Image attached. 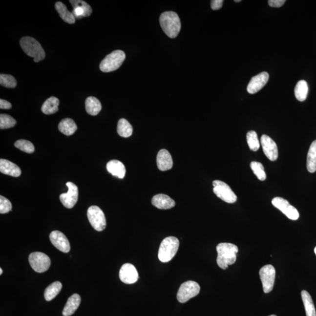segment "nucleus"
<instances>
[{
    "label": "nucleus",
    "instance_id": "nucleus-15",
    "mask_svg": "<svg viewBox=\"0 0 316 316\" xmlns=\"http://www.w3.org/2000/svg\"><path fill=\"white\" fill-rule=\"evenodd\" d=\"M51 243L61 252L67 253L70 252V245L69 240L63 232H52L49 235Z\"/></svg>",
    "mask_w": 316,
    "mask_h": 316
},
{
    "label": "nucleus",
    "instance_id": "nucleus-23",
    "mask_svg": "<svg viewBox=\"0 0 316 316\" xmlns=\"http://www.w3.org/2000/svg\"><path fill=\"white\" fill-rule=\"evenodd\" d=\"M85 110L91 116H97L102 110V104L96 97H87L85 102Z\"/></svg>",
    "mask_w": 316,
    "mask_h": 316
},
{
    "label": "nucleus",
    "instance_id": "nucleus-12",
    "mask_svg": "<svg viewBox=\"0 0 316 316\" xmlns=\"http://www.w3.org/2000/svg\"><path fill=\"white\" fill-rule=\"evenodd\" d=\"M67 187L69 189L67 193L60 195V200L63 205L67 209H72L75 206L78 200L79 191L78 188L72 182L66 183Z\"/></svg>",
    "mask_w": 316,
    "mask_h": 316
},
{
    "label": "nucleus",
    "instance_id": "nucleus-7",
    "mask_svg": "<svg viewBox=\"0 0 316 316\" xmlns=\"http://www.w3.org/2000/svg\"><path fill=\"white\" fill-rule=\"evenodd\" d=\"M88 221L97 232H102L105 229L106 219L104 212L98 206H92L87 211Z\"/></svg>",
    "mask_w": 316,
    "mask_h": 316
},
{
    "label": "nucleus",
    "instance_id": "nucleus-22",
    "mask_svg": "<svg viewBox=\"0 0 316 316\" xmlns=\"http://www.w3.org/2000/svg\"><path fill=\"white\" fill-rule=\"evenodd\" d=\"M81 302V297L78 294H74L67 301L63 314V316H70L75 314Z\"/></svg>",
    "mask_w": 316,
    "mask_h": 316
},
{
    "label": "nucleus",
    "instance_id": "nucleus-26",
    "mask_svg": "<svg viewBox=\"0 0 316 316\" xmlns=\"http://www.w3.org/2000/svg\"><path fill=\"white\" fill-rule=\"evenodd\" d=\"M59 130L67 136L72 135L78 129L76 124L72 119H64L61 121L58 125Z\"/></svg>",
    "mask_w": 316,
    "mask_h": 316
},
{
    "label": "nucleus",
    "instance_id": "nucleus-30",
    "mask_svg": "<svg viewBox=\"0 0 316 316\" xmlns=\"http://www.w3.org/2000/svg\"><path fill=\"white\" fill-rule=\"evenodd\" d=\"M63 288V285L60 282H55L49 285L44 292V297L46 301H51L60 294Z\"/></svg>",
    "mask_w": 316,
    "mask_h": 316
},
{
    "label": "nucleus",
    "instance_id": "nucleus-32",
    "mask_svg": "<svg viewBox=\"0 0 316 316\" xmlns=\"http://www.w3.org/2000/svg\"><path fill=\"white\" fill-rule=\"evenodd\" d=\"M247 141L250 149L253 151L256 152L260 147L259 141L256 132L254 131H250L247 133Z\"/></svg>",
    "mask_w": 316,
    "mask_h": 316
},
{
    "label": "nucleus",
    "instance_id": "nucleus-8",
    "mask_svg": "<svg viewBox=\"0 0 316 316\" xmlns=\"http://www.w3.org/2000/svg\"><path fill=\"white\" fill-rule=\"evenodd\" d=\"M29 262L32 269L37 273H43L49 270L51 259L46 254L34 252L29 255Z\"/></svg>",
    "mask_w": 316,
    "mask_h": 316
},
{
    "label": "nucleus",
    "instance_id": "nucleus-21",
    "mask_svg": "<svg viewBox=\"0 0 316 316\" xmlns=\"http://www.w3.org/2000/svg\"><path fill=\"white\" fill-rule=\"evenodd\" d=\"M108 172L114 176L120 179L125 178L126 169L125 165L122 162L118 160H111L109 161L106 166Z\"/></svg>",
    "mask_w": 316,
    "mask_h": 316
},
{
    "label": "nucleus",
    "instance_id": "nucleus-43",
    "mask_svg": "<svg viewBox=\"0 0 316 316\" xmlns=\"http://www.w3.org/2000/svg\"><path fill=\"white\" fill-rule=\"evenodd\" d=\"M315 253L316 255V247H315Z\"/></svg>",
    "mask_w": 316,
    "mask_h": 316
},
{
    "label": "nucleus",
    "instance_id": "nucleus-42",
    "mask_svg": "<svg viewBox=\"0 0 316 316\" xmlns=\"http://www.w3.org/2000/svg\"><path fill=\"white\" fill-rule=\"evenodd\" d=\"M234 1L236 2H240L241 0H235Z\"/></svg>",
    "mask_w": 316,
    "mask_h": 316
},
{
    "label": "nucleus",
    "instance_id": "nucleus-16",
    "mask_svg": "<svg viewBox=\"0 0 316 316\" xmlns=\"http://www.w3.org/2000/svg\"><path fill=\"white\" fill-rule=\"evenodd\" d=\"M69 2L73 8V16L76 19L89 17L92 13V8L87 2L82 0H70Z\"/></svg>",
    "mask_w": 316,
    "mask_h": 316
},
{
    "label": "nucleus",
    "instance_id": "nucleus-33",
    "mask_svg": "<svg viewBox=\"0 0 316 316\" xmlns=\"http://www.w3.org/2000/svg\"><path fill=\"white\" fill-rule=\"evenodd\" d=\"M253 172L259 181H264L267 178V175L264 170V166L261 163L258 162L253 161L250 164Z\"/></svg>",
    "mask_w": 316,
    "mask_h": 316
},
{
    "label": "nucleus",
    "instance_id": "nucleus-4",
    "mask_svg": "<svg viewBox=\"0 0 316 316\" xmlns=\"http://www.w3.org/2000/svg\"><path fill=\"white\" fill-rule=\"evenodd\" d=\"M179 241L175 237L165 238L162 241L158 252L159 259L162 262L171 261L178 252Z\"/></svg>",
    "mask_w": 316,
    "mask_h": 316
},
{
    "label": "nucleus",
    "instance_id": "nucleus-38",
    "mask_svg": "<svg viewBox=\"0 0 316 316\" xmlns=\"http://www.w3.org/2000/svg\"><path fill=\"white\" fill-rule=\"evenodd\" d=\"M285 0H269L268 4L272 7L279 8L285 4Z\"/></svg>",
    "mask_w": 316,
    "mask_h": 316
},
{
    "label": "nucleus",
    "instance_id": "nucleus-13",
    "mask_svg": "<svg viewBox=\"0 0 316 316\" xmlns=\"http://www.w3.org/2000/svg\"><path fill=\"white\" fill-rule=\"evenodd\" d=\"M261 143L265 155L271 161H275L278 158V149L277 145L273 139L267 135H263Z\"/></svg>",
    "mask_w": 316,
    "mask_h": 316
},
{
    "label": "nucleus",
    "instance_id": "nucleus-28",
    "mask_svg": "<svg viewBox=\"0 0 316 316\" xmlns=\"http://www.w3.org/2000/svg\"><path fill=\"white\" fill-rule=\"evenodd\" d=\"M301 295L305 306L306 316H316L314 303L311 295L305 290L301 292Z\"/></svg>",
    "mask_w": 316,
    "mask_h": 316
},
{
    "label": "nucleus",
    "instance_id": "nucleus-31",
    "mask_svg": "<svg viewBox=\"0 0 316 316\" xmlns=\"http://www.w3.org/2000/svg\"><path fill=\"white\" fill-rule=\"evenodd\" d=\"M133 128L130 123L125 119H120L118 123L117 132L121 137L128 138L132 134Z\"/></svg>",
    "mask_w": 316,
    "mask_h": 316
},
{
    "label": "nucleus",
    "instance_id": "nucleus-6",
    "mask_svg": "<svg viewBox=\"0 0 316 316\" xmlns=\"http://www.w3.org/2000/svg\"><path fill=\"white\" fill-rule=\"evenodd\" d=\"M200 287L198 283L191 280L182 283L179 289L177 299L180 303L187 302L200 293Z\"/></svg>",
    "mask_w": 316,
    "mask_h": 316
},
{
    "label": "nucleus",
    "instance_id": "nucleus-24",
    "mask_svg": "<svg viewBox=\"0 0 316 316\" xmlns=\"http://www.w3.org/2000/svg\"><path fill=\"white\" fill-rule=\"evenodd\" d=\"M55 9L58 11L59 14L62 19H63L65 22L73 24L76 21V19L74 17L72 13H71L67 10L66 6L63 3L58 1L56 2Z\"/></svg>",
    "mask_w": 316,
    "mask_h": 316
},
{
    "label": "nucleus",
    "instance_id": "nucleus-3",
    "mask_svg": "<svg viewBox=\"0 0 316 316\" xmlns=\"http://www.w3.org/2000/svg\"><path fill=\"white\" fill-rule=\"evenodd\" d=\"M20 46L26 55L34 58L35 63H39L45 58V52L42 46L33 38L23 37L20 40Z\"/></svg>",
    "mask_w": 316,
    "mask_h": 316
},
{
    "label": "nucleus",
    "instance_id": "nucleus-9",
    "mask_svg": "<svg viewBox=\"0 0 316 316\" xmlns=\"http://www.w3.org/2000/svg\"><path fill=\"white\" fill-rule=\"evenodd\" d=\"M213 191L216 196L224 202L234 203L237 200V197L228 185L223 181H216L212 182Z\"/></svg>",
    "mask_w": 316,
    "mask_h": 316
},
{
    "label": "nucleus",
    "instance_id": "nucleus-14",
    "mask_svg": "<svg viewBox=\"0 0 316 316\" xmlns=\"http://www.w3.org/2000/svg\"><path fill=\"white\" fill-rule=\"evenodd\" d=\"M119 276L120 280L126 284H133L139 278L137 270L134 265L128 263L124 264L121 268Z\"/></svg>",
    "mask_w": 316,
    "mask_h": 316
},
{
    "label": "nucleus",
    "instance_id": "nucleus-29",
    "mask_svg": "<svg viewBox=\"0 0 316 316\" xmlns=\"http://www.w3.org/2000/svg\"><path fill=\"white\" fill-rule=\"evenodd\" d=\"M309 87L308 83L305 81L297 82L295 88V97L300 102H304L308 97Z\"/></svg>",
    "mask_w": 316,
    "mask_h": 316
},
{
    "label": "nucleus",
    "instance_id": "nucleus-25",
    "mask_svg": "<svg viewBox=\"0 0 316 316\" xmlns=\"http://www.w3.org/2000/svg\"><path fill=\"white\" fill-rule=\"evenodd\" d=\"M59 105H60V100L54 96L51 97L44 102L41 107V111L46 115L54 114L59 110Z\"/></svg>",
    "mask_w": 316,
    "mask_h": 316
},
{
    "label": "nucleus",
    "instance_id": "nucleus-17",
    "mask_svg": "<svg viewBox=\"0 0 316 316\" xmlns=\"http://www.w3.org/2000/svg\"><path fill=\"white\" fill-rule=\"evenodd\" d=\"M269 74L266 72L260 73L253 77L248 84L247 91L250 94H255L267 84L269 80Z\"/></svg>",
    "mask_w": 316,
    "mask_h": 316
},
{
    "label": "nucleus",
    "instance_id": "nucleus-36",
    "mask_svg": "<svg viewBox=\"0 0 316 316\" xmlns=\"http://www.w3.org/2000/svg\"><path fill=\"white\" fill-rule=\"evenodd\" d=\"M0 84L6 88H15L17 86V82L14 76L1 74L0 75Z\"/></svg>",
    "mask_w": 316,
    "mask_h": 316
},
{
    "label": "nucleus",
    "instance_id": "nucleus-2",
    "mask_svg": "<svg viewBox=\"0 0 316 316\" xmlns=\"http://www.w3.org/2000/svg\"><path fill=\"white\" fill-rule=\"evenodd\" d=\"M162 30L168 37L175 38L181 29V22L178 14L173 11L164 12L159 18Z\"/></svg>",
    "mask_w": 316,
    "mask_h": 316
},
{
    "label": "nucleus",
    "instance_id": "nucleus-18",
    "mask_svg": "<svg viewBox=\"0 0 316 316\" xmlns=\"http://www.w3.org/2000/svg\"><path fill=\"white\" fill-rule=\"evenodd\" d=\"M156 164L158 169L161 171H167L172 169L173 159L168 150L164 149L159 150L156 158Z\"/></svg>",
    "mask_w": 316,
    "mask_h": 316
},
{
    "label": "nucleus",
    "instance_id": "nucleus-19",
    "mask_svg": "<svg viewBox=\"0 0 316 316\" xmlns=\"http://www.w3.org/2000/svg\"><path fill=\"white\" fill-rule=\"evenodd\" d=\"M152 204L156 208L162 210H168L174 208L176 203L172 198L164 194H158L153 196Z\"/></svg>",
    "mask_w": 316,
    "mask_h": 316
},
{
    "label": "nucleus",
    "instance_id": "nucleus-41",
    "mask_svg": "<svg viewBox=\"0 0 316 316\" xmlns=\"http://www.w3.org/2000/svg\"><path fill=\"white\" fill-rule=\"evenodd\" d=\"M2 273H3V271L2 269L1 268L0 269V274H2Z\"/></svg>",
    "mask_w": 316,
    "mask_h": 316
},
{
    "label": "nucleus",
    "instance_id": "nucleus-35",
    "mask_svg": "<svg viewBox=\"0 0 316 316\" xmlns=\"http://www.w3.org/2000/svg\"><path fill=\"white\" fill-rule=\"evenodd\" d=\"M15 147L17 148L28 153H32L35 151L34 145L30 141L24 140H20L15 143Z\"/></svg>",
    "mask_w": 316,
    "mask_h": 316
},
{
    "label": "nucleus",
    "instance_id": "nucleus-11",
    "mask_svg": "<svg viewBox=\"0 0 316 316\" xmlns=\"http://www.w3.org/2000/svg\"><path fill=\"white\" fill-rule=\"evenodd\" d=\"M272 203L274 207L279 209L283 214L286 215L289 219L297 220L299 217V213L297 210L293 206L290 205L288 200L282 197H276L272 200Z\"/></svg>",
    "mask_w": 316,
    "mask_h": 316
},
{
    "label": "nucleus",
    "instance_id": "nucleus-5",
    "mask_svg": "<svg viewBox=\"0 0 316 316\" xmlns=\"http://www.w3.org/2000/svg\"><path fill=\"white\" fill-rule=\"evenodd\" d=\"M125 53L120 50L108 54L100 64V69L103 72L108 73L116 70L122 66L126 60Z\"/></svg>",
    "mask_w": 316,
    "mask_h": 316
},
{
    "label": "nucleus",
    "instance_id": "nucleus-10",
    "mask_svg": "<svg viewBox=\"0 0 316 316\" xmlns=\"http://www.w3.org/2000/svg\"><path fill=\"white\" fill-rule=\"evenodd\" d=\"M259 276L261 280L263 291L264 293H270L273 291L274 280H275V269L273 265H265L260 270Z\"/></svg>",
    "mask_w": 316,
    "mask_h": 316
},
{
    "label": "nucleus",
    "instance_id": "nucleus-20",
    "mask_svg": "<svg viewBox=\"0 0 316 316\" xmlns=\"http://www.w3.org/2000/svg\"><path fill=\"white\" fill-rule=\"evenodd\" d=\"M0 172L16 178L21 175V170L17 165L4 159H0Z\"/></svg>",
    "mask_w": 316,
    "mask_h": 316
},
{
    "label": "nucleus",
    "instance_id": "nucleus-39",
    "mask_svg": "<svg viewBox=\"0 0 316 316\" xmlns=\"http://www.w3.org/2000/svg\"><path fill=\"white\" fill-rule=\"evenodd\" d=\"M223 0H212L211 1V8L212 10H218L222 7Z\"/></svg>",
    "mask_w": 316,
    "mask_h": 316
},
{
    "label": "nucleus",
    "instance_id": "nucleus-44",
    "mask_svg": "<svg viewBox=\"0 0 316 316\" xmlns=\"http://www.w3.org/2000/svg\"><path fill=\"white\" fill-rule=\"evenodd\" d=\"M277 316L274 315H271V316Z\"/></svg>",
    "mask_w": 316,
    "mask_h": 316
},
{
    "label": "nucleus",
    "instance_id": "nucleus-37",
    "mask_svg": "<svg viewBox=\"0 0 316 316\" xmlns=\"http://www.w3.org/2000/svg\"><path fill=\"white\" fill-rule=\"evenodd\" d=\"M12 210V204L10 200L4 196H0V213H8Z\"/></svg>",
    "mask_w": 316,
    "mask_h": 316
},
{
    "label": "nucleus",
    "instance_id": "nucleus-40",
    "mask_svg": "<svg viewBox=\"0 0 316 316\" xmlns=\"http://www.w3.org/2000/svg\"><path fill=\"white\" fill-rule=\"evenodd\" d=\"M12 107V105L10 102L6 101L5 100H0V108L1 109H6L8 110Z\"/></svg>",
    "mask_w": 316,
    "mask_h": 316
},
{
    "label": "nucleus",
    "instance_id": "nucleus-1",
    "mask_svg": "<svg viewBox=\"0 0 316 316\" xmlns=\"http://www.w3.org/2000/svg\"><path fill=\"white\" fill-rule=\"evenodd\" d=\"M218 256L217 263L218 267L226 270L229 265L234 264L237 260L238 248L231 243H220L216 248Z\"/></svg>",
    "mask_w": 316,
    "mask_h": 316
},
{
    "label": "nucleus",
    "instance_id": "nucleus-34",
    "mask_svg": "<svg viewBox=\"0 0 316 316\" xmlns=\"http://www.w3.org/2000/svg\"><path fill=\"white\" fill-rule=\"evenodd\" d=\"M16 120L8 114L0 115V128L1 129L12 128L16 125Z\"/></svg>",
    "mask_w": 316,
    "mask_h": 316
},
{
    "label": "nucleus",
    "instance_id": "nucleus-27",
    "mask_svg": "<svg viewBox=\"0 0 316 316\" xmlns=\"http://www.w3.org/2000/svg\"><path fill=\"white\" fill-rule=\"evenodd\" d=\"M307 169L310 173H315L316 171V140L310 147L307 157Z\"/></svg>",
    "mask_w": 316,
    "mask_h": 316
}]
</instances>
